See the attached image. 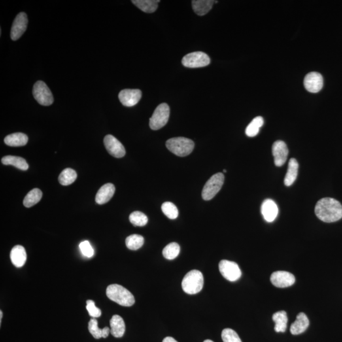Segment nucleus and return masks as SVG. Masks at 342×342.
<instances>
[{
    "instance_id": "obj_30",
    "label": "nucleus",
    "mask_w": 342,
    "mask_h": 342,
    "mask_svg": "<svg viewBox=\"0 0 342 342\" xmlns=\"http://www.w3.org/2000/svg\"><path fill=\"white\" fill-rule=\"evenodd\" d=\"M180 252L179 244L173 242L163 248L162 254L165 259H168V260H173L179 256Z\"/></svg>"
},
{
    "instance_id": "obj_5",
    "label": "nucleus",
    "mask_w": 342,
    "mask_h": 342,
    "mask_svg": "<svg viewBox=\"0 0 342 342\" xmlns=\"http://www.w3.org/2000/svg\"><path fill=\"white\" fill-rule=\"evenodd\" d=\"M224 181V176L221 173L212 176L203 187L201 196L204 201H210L216 196L221 189Z\"/></svg>"
},
{
    "instance_id": "obj_23",
    "label": "nucleus",
    "mask_w": 342,
    "mask_h": 342,
    "mask_svg": "<svg viewBox=\"0 0 342 342\" xmlns=\"http://www.w3.org/2000/svg\"><path fill=\"white\" fill-rule=\"evenodd\" d=\"M6 145L10 146H25L28 142V137L26 135L22 133H16L8 135L4 140Z\"/></svg>"
},
{
    "instance_id": "obj_8",
    "label": "nucleus",
    "mask_w": 342,
    "mask_h": 342,
    "mask_svg": "<svg viewBox=\"0 0 342 342\" xmlns=\"http://www.w3.org/2000/svg\"><path fill=\"white\" fill-rule=\"evenodd\" d=\"M219 269L223 277L229 282H234L239 280L241 276L239 265L235 262L222 260L219 264Z\"/></svg>"
},
{
    "instance_id": "obj_36",
    "label": "nucleus",
    "mask_w": 342,
    "mask_h": 342,
    "mask_svg": "<svg viewBox=\"0 0 342 342\" xmlns=\"http://www.w3.org/2000/svg\"><path fill=\"white\" fill-rule=\"evenodd\" d=\"M86 309L89 314L93 318H99L101 316V311L99 308L95 306L94 301L88 300L86 301Z\"/></svg>"
},
{
    "instance_id": "obj_19",
    "label": "nucleus",
    "mask_w": 342,
    "mask_h": 342,
    "mask_svg": "<svg viewBox=\"0 0 342 342\" xmlns=\"http://www.w3.org/2000/svg\"><path fill=\"white\" fill-rule=\"evenodd\" d=\"M10 259L12 264L15 266L22 267L27 260V254L25 248L21 245L15 246L10 252Z\"/></svg>"
},
{
    "instance_id": "obj_29",
    "label": "nucleus",
    "mask_w": 342,
    "mask_h": 342,
    "mask_svg": "<svg viewBox=\"0 0 342 342\" xmlns=\"http://www.w3.org/2000/svg\"><path fill=\"white\" fill-rule=\"evenodd\" d=\"M77 173L74 170L67 168L63 170L59 177V182L63 186L70 185L75 181Z\"/></svg>"
},
{
    "instance_id": "obj_22",
    "label": "nucleus",
    "mask_w": 342,
    "mask_h": 342,
    "mask_svg": "<svg viewBox=\"0 0 342 342\" xmlns=\"http://www.w3.org/2000/svg\"><path fill=\"white\" fill-rule=\"evenodd\" d=\"M192 7L194 12L199 16H202L207 14L212 9L215 1L213 0H193L192 1Z\"/></svg>"
},
{
    "instance_id": "obj_27",
    "label": "nucleus",
    "mask_w": 342,
    "mask_h": 342,
    "mask_svg": "<svg viewBox=\"0 0 342 342\" xmlns=\"http://www.w3.org/2000/svg\"><path fill=\"white\" fill-rule=\"evenodd\" d=\"M42 193L41 190L38 188H35L27 193L25 196L24 201V205L25 207L29 208L38 203L42 198Z\"/></svg>"
},
{
    "instance_id": "obj_6",
    "label": "nucleus",
    "mask_w": 342,
    "mask_h": 342,
    "mask_svg": "<svg viewBox=\"0 0 342 342\" xmlns=\"http://www.w3.org/2000/svg\"><path fill=\"white\" fill-rule=\"evenodd\" d=\"M170 116V108L167 103H161L155 110L150 119V127L152 130H159L166 125Z\"/></svg>"
},
{
    "instance_id": "obj_21",
    "label": "nucleus",
    "mask_w": 342,
    "mask_h": 342,
    "mask_svg": "<svg viewBox=\"0 0 342 342\" xmlns=\"http://www.w3.org/2000/svg\"><path fill=\"white\" fill-rule=\"evenodd\" d=\"M299 163L295 159H291L288 163L287 173L284 178V182L286 186H290L296 180L298 175Z\"/></svg>"
},
{
    "instance_id": "obj_24",
    "label": "nucleus",
    "mask_w": 342,
    "mask_h": 342,
    "mask_svg": "<svg viewBox=\"0 0 342 342\" xmlns=\"http://www.w3.org/2000/svg\"><path fill=\"white\" fill-rule=\"evenodd\" d=\"M1 162L4 165H13L22 171H26L29 169L28 163L24 159L20 157L7 156L3 157L1 159Z\"/></svg>"
},
{
    "instance_id": "obj_13",
    "label": "nucleus",
    "mask_w": 342,
    "mask_h": 342,
    "mask_svg": "<svg viewBox=\"0 0 342 342\" xmlns=\"http://www.w3.org/2000/svg\"><path fill=\"white\" fill-rule=\"evenodd\" d=\"M305 89L312 93H318L323 86V78L318 72H312L307 74L303 81Z\"/></svg>"
},
{
    "instance_id": "obj_14",
    "label": "nucleus",
    "mask_w": 342,
    "mask_h": 342,
    "mask_svg": "<svg viewBox=\"0 0 342 342\" xmlns=\"http://www.w3.org/2000/svg\"><path fill=\"white\" fill-rule=\"evenodd\" d=\"M272 151L276 166L283 165L287 160L288 156V149L286 143L281 140L275 141L273 144Z\"/></svg>"
},
{
    "instance_id": "obj_15",
    "label": "nucleus",
    "mask_w": 342,
    "mask_h": 342,
    "mask_svg": "<svg viewBox=\"0 0 342 342\" xmlns=\"http://www.w3.org/2000/svg\"><path fill=\"white\" fill-rule=\"evenodd\" d=\"M142 95L141 91L140 90H122L119 94V99L121 103L125 107H133L139 102Z\"/></svg>"
},
{
    "instance_id": "obj_34",
    "label": "nucleus",
    "mask_w": 342,
    "mask_h": 342,
    "mask_svg": "<svg viewBox=\"0 0 342 342\" xmlns=\"http://www.w3.org/2000/svg\"><path fill=\"white\" fill-rule=\"evenodd\" d=\"M223 342H242L235 331L230 328H226L222 331Z\"/></svg>"
},
{
    "instance_id": "obj_33",
    "label": "nucleus",
    "mask_w": 342,
    "mask_h": 342,
    "mask_svg": "<svg viewBox=\"0 0 342 342\" xmlns=\"http://www.w3.org/2000/svg\"><path fill=\"white\" fill-rule=\"evenodd\" d=\"M162 210L163 213L165 214L167 218L171 219V220H175V219L178 218V208L174 204V203L169 202V201H167V202L163 203L162 205Z\"/></svg>"
},
{
    "instance_id": "obj_41",
    "label": "nucleus",
    "mask_w": 342,
    "mask_h": 342,
    "mask_svg": "<svg viewBox=\"0 0 342 342\" xmlns=\"http://www.w3.org/2000/svg\"><path fill=\"white\" fill-rule=\"evenodd\" d=\"M203 342H213V341H210V340H206V341H205Z\"/></svg>"
},
{
    "instance_id": "obj_18",
    "label": "nucleus",
    "mask_w": 342,
    "mask_h": 342,
    "mask_svg": "<svg viewBox=\"0 0 342 342\" xmlns=\"http://www.w3.org/2000/svg\"><path fill=\"white\" fill-rule=\"evenodd\" d=\"M309 326V320L303 312H301L297 316L295 322L291 325L290 332L292 335H300L304 332Z\"/></svg>"
},
{
    "instance_id": "obj_35",
    "label": "nucleus",
    "mask_w": 342,
    "mask_h": 342,
    "mask_svg": "<svg viewBox=\"0 0 342 342\" xmlns=\"http://www.w3.org/2000/svg\"><path fill=\"white\" fill-rule=\"evenodd\" d=\"M88 330L92 336L96 339L102 338V329L98 326V322L96 319H91L88 323Z\"/></svg>"
},
{
    "instance_id": "obj_20",
    "label": "nucleus",
    "mask_w": 342,
    "mask_h": 342,
    "mask_svg": "<svg viewBox=\"0 0 342 342\" xmlns=\"http://www.w3.org/2000/svg\"><path fill=\"white\" fill-rule=\"evenodd\" d=\"M110 333L116 338H121L126 331V325L123 319L119 315L112 316L110 322Z\"/></svg>"
},
{
    "instance_id": "obj_31",
    "label": "nucleus",
    "mask_w": 342,
    "mask_h": 342,
    "mask_svg": "<svg viewBox=\"0 0 342 342\" xmlns=\"http://www.w3.org/2000/svg\"><path fill=\"white\" fill-rule=\"evenodd\" d=\"M144 241V238L142 236L132 235L127 238L126 245L129 250H137L143 245Z\"/></svg>"
},
{
    "instance_id": "obj_38",
    "label": "nucleus",
    "mask_w": 342,
    "mask_h": 342,
    "mask_svg": "<svg viewBox=\"0 0 342 342\" xmlns=\"http://www.w3.org/2000/svg\"><path fill=\"white\" fill-rule=\"evenodd\" d=\"M110 333V330L109 328H108V327H105V328L102 329V338L106 339V338L108 337V335H109Z\"/></svg>"
},
{
    "instance_id": "obj_11",
    "label": "nucleus",
    "mask_w": 342,
    "mask_h": 342,
    "mask_svg": "<svg viewBox=\"0 0 342 342\" xmlns=\"http://www.w3.org/2000/svg\"><path fill=\"white\" fill-rule=\"evenodd\" d=\"M28 19L24 12H20L15 19L11 29L10 36L13 41H16L22 36L26 31Z\"/></svg>"
},
{
    "instance_id": "obj_32",
    "label": "nucleus",
    "mask_w": 342,
    "mask_h": 342,
    "mask_svg": "<svg viewBox=\"0 0 342 342\" xmlns=\"http://www.w3.org/2000/svg\"><path fill=\"white\" fill-rule=\"evenodd\" d=\"M129 221L135 226H144L148 222V218L143 212L135 211L129 216Z\"/></svg>"
},
{
    "instance_id": "obj_7",
    "label": "nucleus",
    "mask_w": 342,
    "mask_h": 342,
    "mask_svg": "<svg viewBox=\"0 0 342 342\" xmlns=\"http://www.w3.org/2000/svg\"><path fill=\"white\" fill-rule=\"evenodd\" d=\"M33 96L40 105L49 106L54 103V99L47 85L43 81L36 82L33 87Z\"/></svg>"
},
{
    "instance_id": "obj_28",
    "label": "nucleus",
    "mask_w": 342,
    "mask_h": 342,
    "mask_svg": "<svg viewBox=\"0 0 342 342\" xmlns=\"http://www.w3.org/2000/svg\"><path fill=\"white\" fill-rule=\"evenodd\" d=\"M264 124V119L258 116L254 118L246 127L245 133L248 137H254L258 135L261 127Z\"/></svg>"
},
{
    "instance_id": "obj_4",
    "label": "nucleus",
    "mask_w": 342,
    "mask_h": 342,
    "mask_svg": "<svg viewBox=\"0 0 342 342\" xmlns=\"http://www.w3.org/2000/svg\"><path fill=\"white\" fill-rule=\"evenodd\" d=\"M202 273L198 270L188 272L182 281V288L186 294L194 295L198 294L203 286Z\"/></svg>"
},
{
    "instance_id": "obj_3",
    "label": "nucleus",
    "mask_w": 342,
    "mask_h": 342,
    "mask_svg": "<svg viewBox=\"0 0 342 342\" xmlns=\"http://www.w3.org/2000/svg\"><path fill=\"white\" fill-rule=\"evenodd\" d=\"M166 146L170 152L176 156L186 157L193 152L195 147L194 142L188 138L178 137L167 140Z\"/></svg>"
},
{
    "instance_id": "obj_12",
    "label": "nucleus",
    "mask_w": 342,
    "mask_h": 342,
    "mask_svg": "<svg viewBox=\"0 0 342 342\" xmlns=\"http://www.w3.org/2000/svg\"><path fill=\"white\" fill-rule=\"evenodd\" d=\"M271 282L276 287L286 288L295 283V278L294 275L289 272L279 271L272 274Z\"/></svg>"
},
{
    "instance_id": "obj_2",
    "label": "nucleus",
    "mask_w": 342,
    "mask_h": 342,
    "mask_svg": "<svg viewBox=\"0 0 342 342\" xmlns=\"http://www.w3.org/2000/svg\"><path fill=\"white\" fill-rule=\"evenodd\" d=\"M106 294L110 300L124 307H130L135 302V297L126 288L120 284H113L108 286Z\"/></svg>"
},
{
    "instance_id": "obj_39",
    "label": "nucleus",
    "mask_w": 342,
    "mask_h": 342,
    "mask_svg": "<svg viewBox=\"0 0 342 342\" xmlns=\"http://www.w3.org/2000/svg\"><path fill=\"white\" fill-rule=\"evenodd\" d=\"M162 342H178L176 341V340L173 339V337H167L166 338H165L164 339H163V341Z\"/></svg>"
},
{
    "instance_id": "obj_25",
    "label": "nucleus",
    "mask_w": 342,
    "mask_h": 342,
    "mask_svg": "<svg viewBox=\"0 0 342 342\" xmlns=\"http://www.w3.org/2000/svg\"><path fill=\"white\" fill-rule=\"evenodd\" d=\"M273 322H275L276 332L284 333L287 328V314L284 311L276 312L273 316Z\"/></svg>"
},
{
    "instance_id": "obj_17",
    "label": "nucleus",
    "mask_w": 342,
    "mask_h": 342,
    "mask_svg": "<svg viewBox=\"0 0 342 342\" xmlns=\"http://www.w3.org/2000/svg\"><path fill=\"white\" fill-rule=\"evenodd\" d=\"M116 188L113 184L107 183L104 184L98 191L95 201L100 205L107 203L114 196Z\"/></svg>"
},
{
    "instance_id": "obj_9",
    "label": "nucleus",
    "mask_w": 342,
    "mask_h": 342,
    "mask_svg": "<svg viewBox=\"0 0 342 342\" xmlns=\"http://www.w3.org/2000/svg\"><path fill=\"white\" fill-rule=\"evenodd\" d=\"M210 62L209 57L205 53L196 52L187 54L182 58V63L184 67L199 68L207 66Z\"/></svg>"
},
{
    "instance_id": "obj_42",
    "label": "nucleus",
    "mask_w": 342,
    "mask_h": 342,
    "mask_svg": "<svg viewBox=\"0 0 342 342\" xmlns=\"http://www.w3.org/2000/svg\"><path fill=\"white\" fill-rule=\"evenodd\" d=\"M223 172H224V173H226V170L224 169V171H223Z\"/></svg>"
},
{
    "instance_id": "obj_37",
    "label": "nucleus",
    "mask_w": 342,
    "mask_h": 342,
    "mask_svg": "<svg viewBox=\"0 0 342 342\" xmlns=\"http://www.w3.org/2000/svg\"><path fill=\"white\" fill-rule=\"evenodd\" d=\"M80 248L81 251L82 255L86 258H92L94 255V250L91 246L90 242L88 241H84L80 244Z\"/></svg>"
},
{
    "instance_id": "obj_26",
    "label": "nucleus",
    "mask_w": 342,
    "mask_h": 342,
    "mask_svg": "<svg viewBox=\"0 0 342 342\" xmlns=\"http://www.w3.org/2000/svg\"><path fill=\"white\" fill-rule=\"evenodd\" d=\"M159 0H133L132 3L139 9L145 13L156 12Z\"/></svg>"
},
{
    "instance_id": "obj_40",
    "label": "nucleus",
    "mask_w": 342,
    "mask_h": 342,
    "mask_svg": "<svg viewBox=\"0 0 342 342\" xmlns=\"http://www.w3.org/2000/svg\"><path fill=\"white\" fill-rule=\"evenodd\" d=\"M2 316H3V312L0 311V323H1Z\"/></svg>"
},
{
    "instance_id": "obj_1",
    "label": "nucleus",
    "mask_w": 342,
    "mask_h": 342,
    "mask_svg": "<svg viewBox=\"0 0 342 342\" xmlns=\"http://www.w3.org/2000/svg\"><path fill=\"white\" fill-rule=\"evenodd\" d=\"M315 214L324 222H336L342 218V205L334 199H322L316 203Z\"/></svg>"
},
{
    "instance_id": "obj_10",
    "label": "nucleus",
    "mask_w": 342,
    "mask_h": 342,
    "mask_svg": "<svg viewBox=\"0 0 342 342\" xmlns=\"http://www.w3.org/2000/svg\"><path fill=\"white\" fill-rule=\"evenodd\" d=\"M107 152L116 158H122L126 154V150L120 141L114 136H106L103 140Z\"/></svg>"
},
{
    "instance_id": "obj_16",
    "label": "nucleus",
    "mask_w": 342,
    "mask_h": 342,
    "mask_svg": "<svg viewBox=\"0 0 342 342\" xmlns=\"http://www.w3.org/2000/svg\"><path fill=\"white\" fill-rule=\"evenodd\" d=\"M261 212L267 222H273L278 214V206L273 200H265L261 206Z\"/></svg>"
}]
</instances>
